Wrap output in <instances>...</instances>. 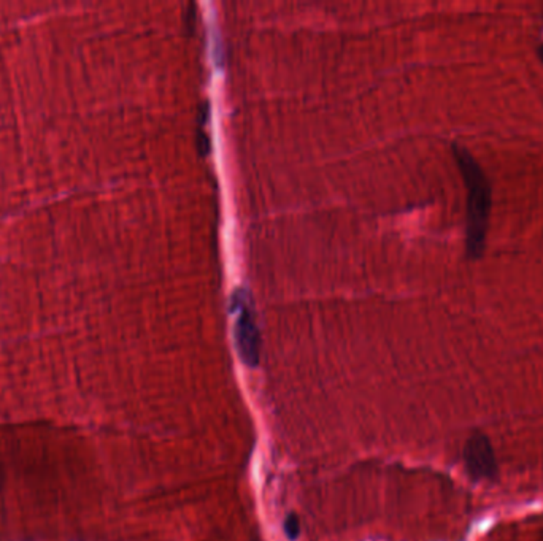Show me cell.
Here are the masks:
<instances>
[{
	"label": "cell",
	"instance_id": "cell-1",
	"mask_svg": "<svg viewBox=\"0 0 543 541\" xmlns=\"http://www.w3.org/2000/svg\"><path fill=\"white\" fill-rule=\"evenodd\" d=\"M459 171L463 173L467 189V253L477 259L485 251L488 221L491 212V187L479 162L471 153L456 145L455 146Z\"/></svg>",
	"mask_w": 543,
	"mask_h": 541
},
{
	"label": "cell",
	"instance_id": "cell-2",
	"mask_svg": "<svg viewBox=\"0 0 543 541\" xmlns=\"http://www.w3.org/2000/svg\"><path fill=\"white\" fill-rule=\"evenodd\" d=\"M232 313H236V345L243 362L256 367L259 362V330L250 295L243 289H237L232 295Z\"/></svg>",
	"mask_w": 543,
	"mask_h": 541
},
{
	"label": "cell",
	"instance_id": "cell-3",
	"mask_svg": "<svg viewBox=\"0 0 543 541\" xmlns=\"http://www.w3.org/2000/svg\"><path fill=\"white\" fill-rule=\"evenodd\" d=\"M464 463L467 473L473 479H494L497 475V463L493 448L485 435H472L465 443Z\"/></svg>",
	"mask_w": 543,
	"mask_h": 541
},
{
	"label": "cell",
	"instance_id": "cell-4",
	"mask_svg": "<svg viewBox=\"0 0 543 541\" xmlns=\"http://www.w3.org/2000/svg\"><path fill=\"white\" fill-rule=\"evenodd\" d=\"M285 532L289 540H296L299 537V520L296 514H289L285 520Z\"/></svg>",
	"mask_w": 543,
	"mask_h": 541
},
{
	"label": "cell",
	"instance_id": "cell-5",
	"mask_svg": "<svg viewBox=\"0 0 543 541\" xmlns=\"http://www.w3.org/2000/svg\"><path fill=\"white\" fill-rule=\"evenodd\" d=\"M539 53H540V57H542V61H543V43H542V46H540V50H539Z\"/></svg>",
	"mask_w": 543,
	"mask_h": 541
}]
</instances>
